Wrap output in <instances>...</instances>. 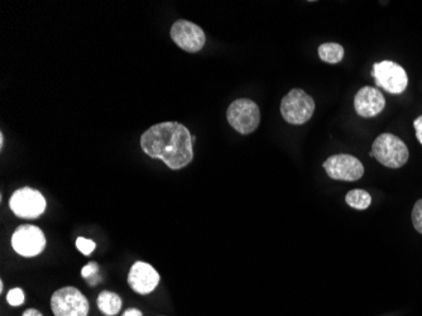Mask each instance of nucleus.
Returning a JSON list of instances; mask_svg holds the SVG:
<instances>
[{
	"instance_id": "obj_4",
	"label": "nucleus",
	"mask_w": 422,
	"mask_h": 316,
	"mask_svg": "<svg viewBox=\"0 0 422 316\" xmlns=\"http://www.w3.org/2000/svg\"><path fill=\"white\" fill-rule=\"evenodd\" d=\"M226 119L238 133L250 134L261 123V112L256 103L250 99H237L226 110Z\"/></svg>"
},
{
	"instance_id": "obj_11",
	"label": "nucleus",
	"mask_w": 422,
	"mask_h": 316,
	"mask_svg": "<svg viewBox=\"0 0 422 316\" xmlns=\"http://www.w3.org/2000/svg\"><path fill=\"white\" fill-rule=\"evenodd\" d=\"M160 273L146 262H135L128 273V284L141 295H148L160 284Z\"/></svg>"
},
{
	"instance_id": "obj_14",
	"label": "nucleus",
	"mask_w": 422,
	"mask_h": 316,
	"mask_svg": "<svg viewBox=\"0 0 422 316\" xmlns=\"http://www.w3.org/2000/svg\"><path fill=\"white\" fill-rule=\"evenodd\" d=\"M319 57L324 62L336 65L344 58V48L339 44H322L319 47Z\"/></svg>"
},
{
	"instance_id": "obj_18",
	"label": "nucleus",
	"mask_w": 422,
	"mask_h": 316,
	"mask_svg": "<svg viewBox=\"0 0 422 316\" xmlns=\"http://www.w3.org/2000/svg\"><path fill=\"white\" fill-rule=\"evenodd\" d=\"M25 292L20 287L17 289H12V290L8 292L7 301L11 306H20L22 303H25Z\"/></svg>"
},
{
	"instance_id": "obj_1",
	"label": "nucleus",
	"mask_w": 422,
	"mask_h": 316,
	"mask_svg": "<svg viewBox=\"0 0 422 316\" xmlns=\"http://www.w3.org/2000/svg\"><path fill=\"white\" fill-rule=\"evenodd\" d=\"M141 147L151 158L162 159L171 170H181L193 158L190 131L181 123L165 121L142 134Z\"/></svg>"
},
{
	"instance_id": "obj_20",
	"label": "nucleus",
	"mask_w": 422,
	"mask_h": 316,
	"mask_svg": "<svg viewBox=\"0 0 422 316\" xmlns=\"http://www.w3.org/2000/svg\"><path fill=\"white\" fill-rule=\"evenodd\" d=\"M414 128L416 131V137L422 145V115L414 120Z\"/></svg>"
},
{
	"instance_id": "obj_3",
	"label": "nucleus",
	"mask_w": 422,
	"mask_h": 316,
	"mask_svg": "<svg viewBox=\"0 0 422 316\" xmlns=\"http://www.w3.org/2000/svg\"><path fill=\"white\" fill-rule=\"evenodd\" d=\"M283 119L294 126H302L311 119L315 112V101L302 88H292L281 101Z\"/></svg>"
},
{
	"instance_id": "obj_12",
	"label": "nucleus",
	"mask_w": 422,
	"mask_h": 316,
	"mask_svg": "<svg viewBox=\"0 0 422 316\" xmlns=\"http://www.w3.org/2000/svg\"><path fill=\"white\" fill-rule=\"evenodd\" d=\"M386 99L376 88L365 86L360 88L354 98V109L363 118H373L383 112Z\"/></svg>"
},
{
	"instance_id": "obj_15",
	"label": "nucleus",
	"mask_w": 422,
	"mask_h": 316,
	"mask_svg": "<svg viewBox=\"0 0 422 316\" xmlns=\"http://www.w3.org/2000/svg\"><path fill=\"white\" fill-rule=\"evenodd\" d=\"M346 202L350 208L365 210L371 206L372 196L365 190L354 189L346 194Z\"/></svg>"
},
{
	"instance_id": "obj_17",
	"label": "nucleus",
	"mask_w": 422,
	"mask_h": 316,
	"mask_svg": "<svg viewBox=\"0 0 422 316\" xmlns=\"http://www.w3.org/2000/svg\"><path fill=\"white\" fill-rule=\"evenodd\" d=\"M412 224L418 233L422 234V199L417 200L411 213Z\"/></svg>"
},
{
	"instance_id": "obj_19",
	"label": "nucleus",
	"mask_w": 422,
	"mask_h": 316,
	"mask_svg": "<svg viewBox=\"0 0 422 316\" xmlns=\"http://www.w3.org/2000/svg\"><path fill=\"white\" fill-rule=\"evenodd\" d=\"M95 246V242H93L91 239H86V238H83V237H79L76 239L77 249L83 253V254H85V256H89V254L94 252Z\"/></svg>"
},
{
	"instance_id": "obj_13",
	"label": "nucleus",
	"mask_w": 422,
	"mask_h": 316,
	"mask_svg": "<svg viewBox=\"0 0 422 316\" xmlns=\"http://www.w3.org/2000/svg\"><path fill=\"white\" fill-rule=\"evenodd\" d=\"M97 308L104 315L114 316L122 309V298L110 291H102L97 296Z\"/></svg>"
},
{
	"instance_id": "obj_2",
	"label": "nucleus",
	"mask_w": 422,
	"mask_h": 316,
	"mask_svg": "<svg viewBox=\"0 0 422 316\" xmlns=\"http://www.w3.org/2000/svg\"><path fill=\"white\" fill-rule=\"evenodd\" d=\"M372 156L382 166L400 169L407 164L409 152L402 139L390 133H382L372 145Z\"/></svg>"
},
{
	"instance_id": "obj_9",
	"label": "nucleus",
	"mask_w": 422,
	"mask_h": 316,
	"mask_svg": "<svg viewBox=\"0 0 422 316\" xmlns=\"http://www.w3.org/2000/svg\"><path fill=\"white\" fill-rule=\"evenodd\" d=\"M12 246L20 256L36 257L45 249V234L36 225H20L12 235Z\"/></svg>"
},
{
	"instance_id": "obj_21",
	"label": "nucleus",
	"mask_w": 422,
	"mask_h": 316,
	"mask_svg": "<svg viewBox=\"0 0 422 316\" xmlns=\"http://www.w3.org/2000/svg\"><path fill=\"white\" fill-rule=\"evenodd\" d=\"M122 316H143L141 310L138 309H128L124 311V314Z\"/></svg>"
},
{
	"instance_id": "obj_10",
	"label": "nucleus",
	"mask_w": 422,
	"mask_h": 316,
	"mask_svg": "<svg viewBox=\"0 0 422 316\" xmlns=\"http://www.w3.org/2000/svg\"><path fill=\"white\" fill-rule=\"evenodd\" d=\"M170 34L173 42L177 44L179 48L190 53L203 50L206 42L203 28L185 19H179L177 22H175Z\"/></svg>"
},
{
	"instance_id": "obj_16",
	"label": "nucleus",
	"mask_w": 422,
	"mask_h": 316,
	"mask_svg": "<svg viewBox=\"0 0 422 316\" xmlns=\"http://www.w3.org/2000/svg\"><path fill=\"white\" fill-rule=\"evenodd\" d=\"M81 276L85 279H88L91 286H95L102 281V278L99 276V265L96 262H90L88 265H85L81 271Z\"/></svg>"
},
{
	"instance_id": "obj_6",
	"label": "nucleus",
	"mask_w": 422,
	"mask_h": 316,
	"mask_svg": "<svg viewBox=\"0 0 422 316\" xmlns=\"http://www.w3.org/2000/svg\"><path fill=\"white\" fill-rule=\"evenodd\" d=\"M373 77L378 88L390 94H402L409 85V77L402 66L393 61H382L373 65Z\"/></svg>"
},
{
	"instance_id": "obj_8",
	"label": "nucleus",
	"mask_w": 422,
	"mask_h": 316,
	"mask_svg": "<svg viewBox=\"0 0 422 316\" xmlns=\"http://www.w3.org/2000/svg\"><path fill=\"white\" fill-rule=\"evenodd\" d=\"M327 176L339 181H358L365 175V166L352 154H334L324 162Z\"/></svg>"
},
{
	"instance_id": "obj_23",
	"label": "nucleus",
	"mask_w": 422,
	"mask_h": 316,
	"mask_svg": "<svg viewBox=\"0 0 422 316\" xmlns=\"http://www.w3.org/2000/svg\"><path fill=\"white\" fill-rule=\"evenodd\" d=\"M3 145H4V138H3V134H0V145L3 147Z\"/></svg>"
},
{
	"instance_id": "obj_7",
	"label": "nucleus",
	"mask_w": 422,
	"mask_h": 316,
	"mask_svg": "<svg viewBox=\"0 0 422 316\" xmlns=\"http://www.w3.org/2000/svg\"><path fill=\"white\" fill-rule=\"evenodd\" d=\"M9 208L23 219H37L46 210V199L37 190L31 187L14 191L9 200Z\"/></svg>"
},
{
	"instance_id": "obj_22",
	"label": "nucleus",
	"mask_w": 422,
	"mask_h": 316,
	"mask_svg": "<svg viewBox=\"0 0 422 316\" xmlns=\"http://www.w3.org/2000/svg\"><path fill=\"white\" fill-rule=\"evenodd\" d=\"M22 316H43L41 312H39V310L36 309H28L23 312V315Z\"/></svg>"
},
{
	"instance_id": "obj_5",
	"label": "nucleus",
	"mask_w": 422,
	"mask_h": 316,
	"mask_svg": "<svg viewBox=\"0 0 422 316\" xmlns=\"http://www.w3.org/2000/svg\"><path fill=\"white\" fill-rule=\"evenodd\" d=\"M51 309L55 316H88L90 305L81 291L66 286L52 295Z\"/></svg>"
}]
</instances>
